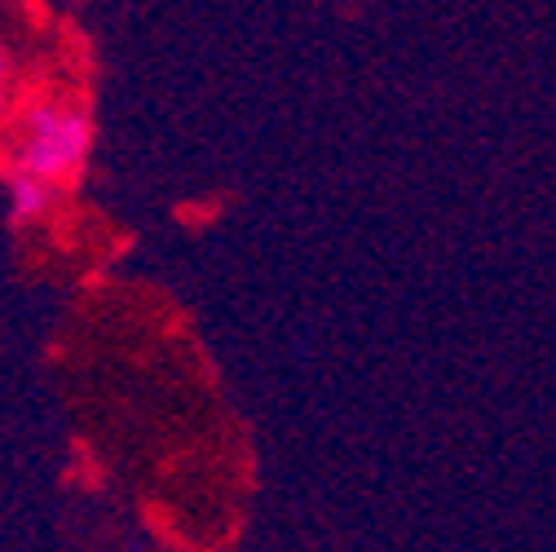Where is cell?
Listing matches in <instances>:
<instances>
[{"label":"cell","mask_w":556,"mask_h":552,"mask_svg":"<svg viewBox=\"0 0 556 552\" xmlns=\"http://www.w3.org/2000/svg\"><path fill=\"white\" fill-rule=\"evenodd\" d=\"M93 155V115L76 98H36L18 115L14 173L45 181L49 190L76 186Z\"/></svg>","instance_id":"obj_1"},{"label":"cell","mask_w":556,"mask_h":552,"mask_svg":"<svg viewBox=\"0 0 556 552\" xmlns=\"http://www.w3.org/2000/svg\"><path fill=\"white\" fill-rule=\"evenodd\" d=\"M5 195H10V209H14V217H40L49 203H53V190L45 186V181H36V177H27V173H5Z\"/></svg>","instance_id":"obj_2"},{"label":"cell","mask_w":556,"mask_h":552,"mask_svg":"<svg viewBox=\"0 0 556 552\" xmlns=\"http://www.w3.org/2000/svg\"><path fill=\"white\" fill-rule=\"evenodd\" d=\"M10 98H14V72H10L5 49H0V115L10 111Z\"/></svg>","instance_id":"obj_3"}]
</instances>
